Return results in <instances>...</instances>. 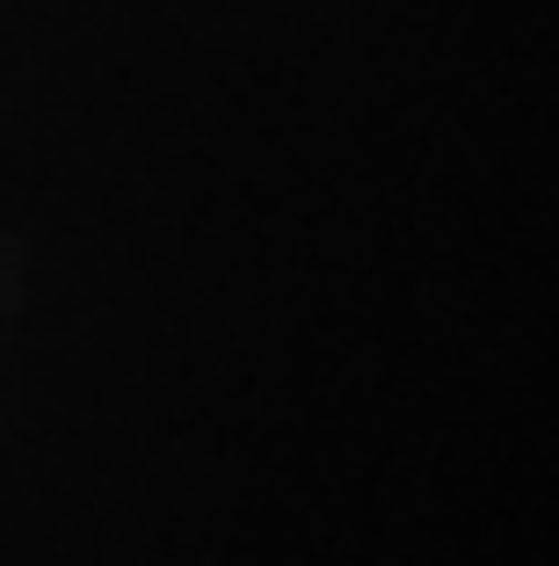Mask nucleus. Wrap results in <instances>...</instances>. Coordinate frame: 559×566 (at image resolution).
I'll return each mask as SVG.
<instances>
[]
</instances>
